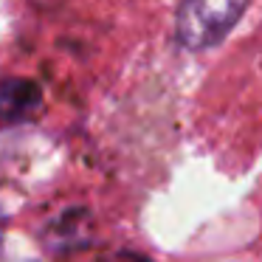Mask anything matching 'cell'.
Segmentation results:
<instances>
[{
    "mask_svg": "<svg viewBox=\"0 0 262 262\" xmlns=\"http://www.w3.org/2000/svg\"><path fill=\"white\" fill-rule=\"evenodd\" d=\"M248 0H183L178 9V40L189 51L211 48L237 26Z\"/></svg>",
    "mask_w": 262,
    "mask_h": 262,
    "instance_id": "1",
    "label": "cell"
},
{
    "mask_svg": "<svg viewBox=\"0 0 262 262\" xmlns=\"http://www.w3.org/2000/svg\"><path fill=\"white\" fill-rule=\"evenodd\" d=\"M42 93L40 85L23 76H12V79L0 82V119L6 121H23L40 110Z\"/></svg>",
    "mask_w": 262,
    "mask_h": 262,
    "instance_id": "2",
    "label": "cell"
},
{
    "mask_svg": "<svg viewBox=\"0 0 262 262\" xmlns=\"http://www.w3.org/2000/svg\"><path fill=\"white\" fill-rule=\"evenodd\" d=\"M113 262H144L141 256H133V254H121V256H116Z\"/></svg>",
    "mask_w": 262,
    "mask_h": 262,
    "instance_id": "3",
    "label": "cell"
}]
</instances>
